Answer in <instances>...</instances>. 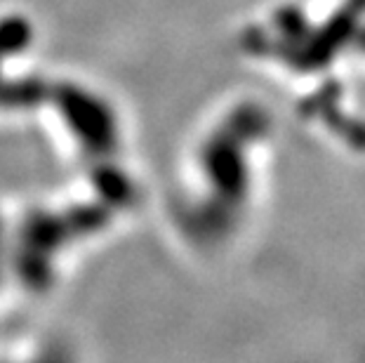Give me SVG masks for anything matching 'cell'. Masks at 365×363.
I'll list each match as a JSON object with an SVG mask.
<instances>
[{"label":"cell","instance_id":"cell-1","mask_svg":"<svg viewBox=\"0 0 365 363\" xmlns=\"http://www.w3.org/2000/svg\"><path fill=\"white\" fill-rule=\"evenodd\" d=\"M363 14L365 0H349L335 17L316 29L299 7H287L278 12L281 43H274V52L297 71H321L344 48H356Z\"/></svg>","mask_w":365,"mask_h":363}]
</instances>
